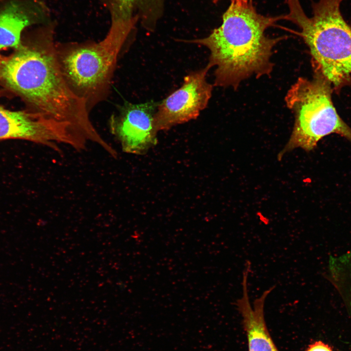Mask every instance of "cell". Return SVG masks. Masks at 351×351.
<instances>
[{
	"label": "cell",
	"mask_w": 351,
	"mask_h": 351,
	"mask_svg": "<svg viewBox=\"0 0 351 351\" xmlns=\"http://www.w3.org/2000/svg\"><path fill=\"white\" fill-rule=\"evenodd\" d=\"M55 29L51 21L22 36L20 46L3 57L0 85L20 98L27 109L64 123L87 143L101 146L105 140L92 123L85 101L72 91L63 77Z\"/></svg>",
	"instance_id": "obj_1"
},
{
	"label": "cell",
	"mask_w": 351,
	"mask_h": 351,
	"mask_svg": "<svg viewBox=\"0 0 351 351\" xmlns=\"http://www.w3.org/2000/svg\"><path fill=\"white\" fill-rule=\"evenodd\" d=\"M252 3L231 0L220 26L206 37L187 41L209 50L207 66L215 68L216 86L236 89L244 79L269 75L273 70L272 50L282 38H271L265 33L285 17L262 15Z\"/></svg>",
	"instance_id": "obj_2"
},
{
	"label": "cell",
	"mask_w": 351,
	"mask_h": 351,
	"mask_svg": "<svg viewBox=\"0 0 351 351\" xmlns=\"http://www.w3.org/2000/svg\"><path fill=\"white\" fill-rule=\"evenodd\" d=\"M343 0H319L312 3L308 17L299 0H288L286 20L300 29L310 49L315 71L334 87L348 82L351 75V27L340 11Z\"/></svg>",
	"instance_id": "obj_3"
},
{
	"label": "cell",
	"mask_w": 351,
	"mask_h": 351,
	"mask_svg": "<svg viewBox=\"0 0 351 351\" xmlns=\"http://www.w3.org/2000/svg\"><path fill=\"white\" fill-rule=\"evenodd\" d=\"M332 85L315 71L310 80L299 78L285 97L288 107L294 114L295 121L290 138L278 157L296 148L313 150L323 137L337 134L351 142V128L340 117L332 98Z\"/></svg>",
	"instance_id": "obj_4"
},
{
	"label": "cell",
	"mask_w": 351,
	"mask_h": 351,
	"mask_svg": "<svg viewBox=\"0 0 351 351\" xmlns=\"http://www.w3.org/2000/svg\"><path fill=\"white\" fill-rule=\"evenodd\" d=\"M55 47L67 83L90 112L109 95L117 58L101 41L56 42Z\"/></svg>",
	"instance_id": "obj_5"
},
{
	"label": "cell",
	"mask_w": 351,
	"mask_h": 351,
	"mask_svg": "<svg viewBox=\"0 0 351 351\" xmlns=\"http://www.w3.org/2000/svg\"><path fill=\"white\" fill-rule=\"evenodd\" d=\"M207 65L184 77L182 86L157 106L154 115L157 132L195 119L211 97L213 86L207 81Z\"/></svg>",
	"instance_id": "obj_6"
},
{
	"label": "cell",
	"mask_w": 351,
	"mask_h": 351,
	"mask_svg": "<svg viewBox=\"0 0 351 351\" xmlns=\"http://www.w3.org/2000/svg\"><path fill=\"white\" fill-rule=\"evenodd\" d=\"M158 104L125 103L109 119L112 134L126 153L142 154L156 143L154 115Z\"/></svg>",
	"instance_id": "obj_7"
},
{
	"label": "cell",
	"mask_w": 351,
	"mask_h": 351,
	"mask_svg": "<svg viewBox=\"0 0 351 351\" xmlns=\"http://www.w3.org/2000/svg\"><path fill=\"white\" fill-rule=\"evenodd\" d=\"M65 137L62 125L41 114L26 109L11 110L0 105V140L21 139L58 149Z\"/></svg>",
	"instance_id": "obj_8"
},
{
	"label": "cell",
	"mask_w": 351,
	"mask_h": 351,
	"mask_svg": "<svg viewBox=\"0 0 351 351\" xmlns=\"http://www.w3.org/2000/svg\"><path fill=\"white\" fill-rule=\"evenodd\" d=\"M49 11L40 0H5L0 2V51L18 48L23 31L50 20Z\"/></svg>",
	"instance_id": "obj_9"
},
{
	"label": "cell",
	"mask_w": 351,
	"mask_h": 351,
	"mask_svg": "<svg viewBox=\"0 0 351 351\" xmlns=\"http://www.w3.org/2000/svg\"><path fill=\"white\" fill-rule=\"evenodd\" d=\"M250 271L251 262L247 261L242 275V296L235 303L242 317V324L247 337L248 351H279L268 331L264 312L265 300L275 286L270 287L256 298L252 307L248 291V277Z\"/></svg>",
	"instance_id": "obj_10"
},
{
	"label": "cell",
	"mask_w": 351,
	"mask_h": 351,
	"mask_svg": "<svg viewBox=\"0 0 351 351\" xmlns=\"http://www.w3.org/2000/svg\"><path fill=\"white\" fill-rule=\"evenodd\" d=\"M109 11L111 21H136L154 31L163 15L166 0H98Z\"/></svg>",
	"instance_id": "obj_11"
},
{
	"label": "cell",
	"mask_w": 351,
	"mask_h": 351,
	"mask_svg": "<svg viewBox=\"0 0 351 351\" xmlns=\"http://www.w3.org/2000/svg\"><path fill=\"white\" fill-rule=\"evenodd\" d=\"M325 277L351 315V244L343 254L330 256Z\"/></svg>",
	"instance_id": "obj_12"
},
{
	"label": "cell",
	"mask_w": 351,
	"mask_h": 351,
	"mask_svg": "<svg viewBox=\"0 0 351 351\" xmlns=\"http://www.w3.org/2000/svg\"><path fill=\"white\" fill-rule=\"evenodd\" d=\"M306 351H333L328 344L321 341H316L310 344Z\"/></svg>",
	"instance_id": "obj_13"
},
{
	"label": "cell",
	"mask_w": 351,
	"mask_h": 351,
	"mask_svg": "<svg viewBox=\"0 0 351 351\" xmlns=\"http://www.w3.org/2000/svg\"><path fill=\"white\" fill-rule=\"evenodd\" d=\"M214 3H217L219 0H210ZM235 1H239L244 2L246 3H253V0H233Z\"/></svg>",
	"instance_id": "obj_14"
},
{
	"label": "cell",
	"mask_w": 351,
	"mask_h": 351,
	"mask_svg": "<svg viewBox=\"0 0 351 351\" xmlns=\"http://www.w3.org/2000/svg\"><path fill=\"white\" fill-rule=\"evenodd\" d=\"M3 56H2V55L0 54V63L1 61V60H2V58H3Z\"/></svg>",
	"instance_id": "obj_15"
},
{
	"label": "cell",
	"mask_w": 351,
	"mask_h": 351,
	"mask_svg": "<svg viewBox=\"0 0 351 351\" xmlns=\"http://www.w3.org/2000/svg\"><path fill=\"white\" fill-rule=\"evenodd\" d=\"M4 0H0V2H1V1H4Z\"/></svg>",
	"instance_id": "obj_16"
}]
</instances>
